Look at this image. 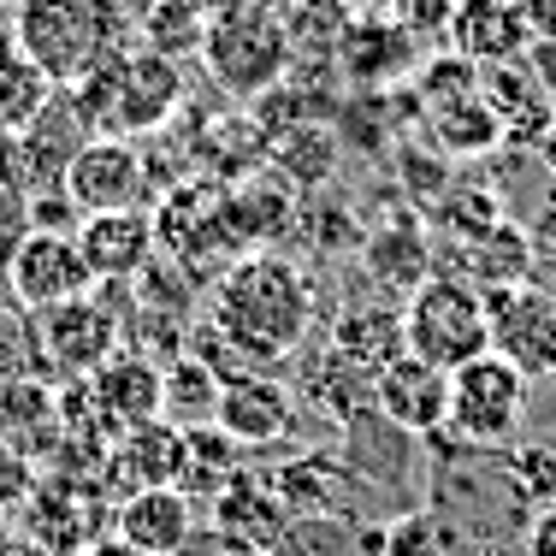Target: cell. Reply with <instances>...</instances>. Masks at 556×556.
<instances>
[{"mask_svg": "<svg viewBox=\"0 0 556 556\" xmlns=\"http://www.w3.org/2000/svg\"><path fill=\"white\" fill-rule=\"evenodd\" d=\"M314 326V285L290 255L231 261L214 290V332L255 367L285 362Z\"/></svg>", "mask_w": 556, "mask_h": 556, "instance_id": "6da1fadb", "label": "cell"}, {"mask_svg": "<svg viewBox=\"0 0 556 556\" xmlns=\"http://www.w3.org/2000/svg\"><path fill=\"white\" fill-rule=\"evenodd\" d=\"M130 7L125 0H18L12 7V42L54 89H72L108 54L125 48Z\"/></svg>", "mask_w": 556, "mask_h": 556, "instance_id": "7a4b0ae2", "label": "cell"}, {"mask_svg": "<svg viewBox=\"0 0 556 556\" xmlns=\"http://www.w3.org/2000/svg\"><path fill=\"white\" fill-rule=\"evenodd\" d=\"M403 338H408V355L456 374L462 362L492 350L485 290L468 285L462 273H432L427 285H415L403 302Z\"/></svg>", "mask_w": 556, "mask_h": 556, "instance_id": "3957f363", "label": "cell"}, {"mask_svg": "<svg viewBox=\"0 0 556 556\" xmlns=\"http://www.w3.org/2000/svg\"><path fill=\"white\" fill-rule=\"evenodd\" d=\"M527 386H533V379L515 362H503L497 350L462 362L456 374H450L444 432H456V439L473 444V450H509L521 439V420H527Z\"/></svg>", "mask_w": 556, "mask_h": 556, "instance_id": "277c9868", "label": "cell"}, {"mask_svg": "<svg viewBox=\"0 0 556 556\" xmlns=\"http://www.w3.org/2000/svg\"><path fill=\"white\" fill-rule=\"evenodd\" d=\"M202 54H207V72L231 96H267L290 72V30L267 7H231L225 18L207 24Z\"/></svg>", "mask_w": 556, "mask_h": 556, "instance_id": "5b68a950", "label": "cell"}, {"mask_svg": "<svg viewBox=\"0 0 556 556\" xmlns=\"http://www.w3.org/2000/svg\"><path fill=\"white\" fill-rule=\"evenodd\" d=\"M118 350H125L118 343V314L96 296H77V302H60V308L36 314V355H42V374L54 386L96 379Z\"/></svg>", "mask_w": 556, "mask_h": 556, "instance_id": "8992f818", "label": "cell"}, {"mask_svg": "<svg viewBox=\"0 0 556 556\" xmlns=\"http://www.w3.org/2000/svg\"><path fill=\"white\" fill-rule=\"evenodd\" d=\"M0 278L12 285V302L30 314L60 308V302H77V296H96V273H89L72 231H30L18 243V255L0 267Z\"/></svg>", "mask_w": 556, "mask_h": 556, "instance_id": "52a82bcc", "label": "cell"}, {"mask_svg": "<svg viewBox=\"0 0 556 556\" xmlns=\"http://www.w3.org/2000/svg\"><path fill=\"white\" fill-rule=\"evenodd\" d=\"M485 320H492V350L503 362H515L527 379L556 374V296L545 285L485 290Z\"/></svg>", "mask_w": 556, "mask_h": 556, "instance_id": "ba28073f", "label": "cell"}, {"mask_svg": "<svg viewBox=\"0 0 556 556\" xmlns=\"http://www.w3.org/2000/svg\"><path fill=\"white\" fill-rule=\"evenodd\" d=\"M60 184L77 202V214H125L149 195V161L130 137H89Z\"/></svg>", "mask_w": 556, "mask_h": 556, "instance_id": "9c48e42d", "label": "cell"}, {"mask_svg": "<svg viewBox=\"0 0 556 556\" xmlns=\"http://www.w3.org/2000/svg\"><path fill=\"white\" fill-rule=\"evenodd\" d=\"M420 60H427V42H415L391 12H355L338 42V72L362 96H386V89L408 84L420 72Z\"/></svg>", "mask_w": 556, "mask_h": 556, "instance_id": "30bf717a", "label": "cell"}, {"mask_svg": "<svg viewBox=\"0 0 556 556\" xmlns=\"http://www.w3.org/2000/svg\"><path fill=\"white\" fill-rule=\"evenodd\" d=\"M72 237H77V249H84L96 285H137V278L154 267V249H161V231H154L149 207H125V214H84Z\"/></svg>", "mask_w": 556, "mask_h": 556, "instance_id": "8fae6325", "label": "cell"}, {"mask_svg": "<svg viewBox=\"0 0 556 556\" xmlns=\"http://www.w3.org/2000/svg\"><path fill=\"white\" fill-rule=\"evenodd\" d=\"M374 408L408 439H432V432H444L450 415V374L403 350L374 374Z\"/></svg>", "mask_w": 556, "mask_h": 556, "instance_id": "7c38bea8", "label": "cell"}, {"mask_svg": "<svg viewBox=\"0 0 556 556\" xmlns=\"http://www.w3.org/2000/svg\"><path fill=\"white\" fill-rule=\"evenodd\" d=\"M444 48L462 60H473L480 72L485 65H515L533 48V24H527L521 0H456Z\"/></svg>", "mask_w": 556, "mask_h": 556, "instance_id": "4fadbf2b", "label": "cell"}, {"mask_svg": "<svg viewBox=\"0 0 556 556\" xmlns=\"http://www.w3.org/2000/svg\"><path fill=\"white\" fill-rule=\"evenodd\" d=\"M178 108H184L178 60L154 54V48H137V54H125V77H118V108H113L108 137H149Z\"/></svg>", "mask_w": 556, "mask_h": 556, "instance_id": "5bb4252c", "label": "cell"}, {"mask_svg": "<svg viewBox=\"0 0 556 556\" xmlns=\"http://www.w3.org/2000/svg\"><path fill=\"white\" fill-rule=\"evenodd\" d=\"M296 420V396L278 386L273 374H225V391H219V415L214 427L225 432L231 444L243 450H261V444H278Z\"/></svg>", "mask_w": 556, "mask_h": 556, "instance_id": "9a60e30c", "label": "cell"}, {"mask_svg": "<svg viewBox=\"0 0 556 556\" xmlns=\"http://www.w3.org/2000/svg\"><path fill=\"white\" fill-rule=\"evenodd\" d=\"M0 444H12L18 456H30V462L60 456L65 403H60V386L48 374H18V379L0 386Z\"/></svg>", "mask_w": 556, "mask_h": 556, "instance_id": "2e32d148", "label": "cell"}, {"mask_svg": "<svg viewBox=\"0 0 556 556\" xmlns=\"http://www.w3.org/2000/svg\"><path fill=\"white\" fill-rule=\"evenodd\" d=\"M161 379H166L161 362H149L142 350H118L96 379H84V386H89L96 415L108 420V432H130V427H142V420H161Z\"/></svg>", "mask_w": 556, "mask_h": 556, "instance_id": "e0dca14e", "label": "cell"}, {"mask_svg": "<svg viewBox=\"0 0 556 556\" xmlns=\"http://www.w3.org/2000/svg\"><path fill=\"white\" fill-rule=\"evenodd\" d=\"M480 89H485V101H492V113L503 118V149H539V142H545V130L556 125V101L527 60L485 65Z\"/></svg>", "mask_w": 556, "mask_h": 556, "instance_id": "ac0fdd59", "label": "cell"}, {"mask_svg": "<svg viewBox=\"0 0 556 556\" xmlns=\"http://www.w3.org/2000/svg\"><path fill=\"white\" fill-rule=\"evenodd\" d=\"M125 545H137L142 556H184L195 533V497L184 485H149V492H130L118 503V527Z\"/></svg>", "mask_w": 556, "mask_h": 556, "instance_id": "d6986e66", "label": "cell"}, {"mask_svg": "<svg viewBox=\"0 0 556 556\" xmlns=\"http://www.w3.org/2000/svg\"><path fill=\"white\" fill-rule=\"evenodd\" d=\"M362 267L379 290H415L439 273L432 261V237H427V219L415 214H391L379 219L374 231H362Z\"/></svg>", "mask_w": 556, "mask_h": 556, "instance_id": "ffe728a7", "label": "cell"}, {"mask_svg": "<svg viewBox=\"0 0 556 556\" xmlns=\"http://www.w3.org/2000/svg\"><path fill=\"white\" fill-rule=\"evenodd\" d=\"M184 468H190V432L172 427V420H142V427L118 432L113 444V473L130 492H149V485H184Z\"/></svg>", "mask_w": 556, "mask_h": 556, "instance_id": "44dd1931", "label": "cell"}, {"mask_svg": "<svg viewBox=\"0 0 556 556\" xmlns=\"http://www.w3.org/2000/svg\"><path fill=\"white\" fill-rule=\"evenodd\" d=\"M456 273L480 290H497V285H527L539 273V255H533V237L527 225H515L509 214L492 219L485 231L462 237L456 243Z\"/></svg>", "mask_w": 556, "mask_h": 556, "instance_id": "7402d4cb", "label": "cell"}, {"mask_svg": "<svg viewBox=\"0 0 556 556\" xmlns=\"http://www.w3.org/2000/svg\"><path fill=\"white\" fill-rule=\"evenodd\" d=\"M96 137L89 130V118L77 113V101L65 96V89H54L48 96V108L30 118V130L18 137V154H24V166H30V178H36V190H48V184H60L65 178V166L77 161V149Z\"/></svg>", "mask_w": 556, "mask_h": 556, "instance_id": "603a6c76", "label": "cell"}, {"mask_svg": "<svg viewBox=\"0 0 556 556\" xmlns=\"http://www.w3.org/2000/svg\"><path fill=\"white\" fill-rule=\"evenodd\" d=\"M420 125H427L432 149L450 154V161H480V154L503 149V118L492 113L485 89H473V96H456V101H444V108L420 113Z\"/></svg>", "mask_w": 556, "mask_h": 556, "instance_id": "cb8c5ba5", "label": "cell"}, {"mask_svg": "<svg viewBox=\"0 0 556 556\" xmlns=\"http://www.w3.org/2000/svg\"><path fill=\"white\" fill-rule=\"evenodd\" d=\"M332 350L343 362H355L362 374H379L386 362L408 350L403 338V308H391V302H362V308H343L338 326H332Z\"/></svg>", "mask_w": 556, "mask_h": 556, "instance_id": "d4e9b609", "label": "cell"}, {"mask_svg": "<svg viewBox=\"0 0 556 556\" xmlns=\"http://www.w3.org/2000/svg\"><path fill=\"white\" fill-rule=\"evenodd\" d=\"M219 391H225V374L207 355H178L166 362V379H161V415L172 427H207L219 415Z\"/></svg>", "mask_w": 556, "mask_h": 556, "instance_id": "484cf974", "label": "cell"}, {"mask_svg": "<svg viewBox=\"0 0 556 556\" xmlns=\"http://www.w3.org/2000/svg\"><path fill=\"white\" fill-rule=\"evenodd\" d=\"M273 166L285 172L296 190H320L338 172V137L326 125H290L273 137Z\"/></svg>", "mask_w": 556, "mask_h": 556, "instance_id": "4316f807", "label": "cell"}, {"mask_svg": "<svg viewBox=\"0 0 556 556\" xmlns=\"http://www.w3.org/2000/svg\"><path fill=\"white\" fill-rule=\"evenodd\" d=\"M30 202H36V178L18 154V137H0V267H7V261L18 255V243L36 231Z\"/></svg>", "mask_w": 556, "mask_h": 556, "instance_id": "83f0119b", "label": "cell"}, {"mask_svg": "<svg viewBox=\"0 0 556 556\" xmlns=\"http://www.w3.org/2000/svg\"><path fill=\"white\" fill-rule=\"evenodd\" d=\"M48 96H54V84H48V77L36 72L18 48L0 54V137H24L30 118L48 108Z\"/></svg>", "mask_w": 556, "mask_h": 556, "instance_id": "f1b7e54d", "label": "cell"}, {"mask_svg": "<svg viewBox=\"0 0 556 556\" xmlns=\"http://www.w3.org/2000/svg\"><path fill=\"white\" fill-rule=\"evenodd\" d=\"M408 89H415V108L432 113V108H444V101H456V96H473V89H480V65L439 48V54L420 60V72L408 77Z\"/></svg>", "mask_w": 556, "mask_h": 556, "instance_id": "f546056e", "label": "cell"}, {"mask_svg": "<svg viewBox=\"0 0 556 556\" xmlns=\"http://www.w3.org/2000/svg\"><path fill=\"white\" fill-rule=\"evenodd\" d=\"M237 450L225 432L207 420V427H190V468H184V492H225V485L237 480Z\"/></svg>", "mask_w": 556, "mask_h": 556, "instance_id": "4dcf8cb0", "label": "cell"}, {"mask_svg": "<svg viewBox=\"0 0 556 556\" xmlns=\"http://www.w3.org/2000/svg\"><path fill=\"white\" fill-rule=\"evenodd\" d=\"M503 480L521 492L527 509L556 503V450L551 444H509L503 450Z\"/></svg>", "mask_w": 556, "mask_h": 556, "instance_id": "1f68e13d", "label": "cell"}, {"mask_svg": "<svg viewBox=\"0 0 556 556\" xmlns=\"http://www.w3.org/2000/svg\"><path fill=\"white\" fill-rule=\"evenodd\" d=\"M18 374H42V355H36V314L18 302H0V386Z\"/></svg>", "mask_w": 556, "mask_h": 556, "instance_id": "d6a6232c", "label": "cell"}, {"mask_svg": "<svg viewBox=\"0 0 556 556\" xmlns=\"http://www.w3.org/2000/svg\"><path fill=\"white\" fill-rule=\"evenodd\" d=\"M273 556H350V533L332 515H290L273 539Z\"/></svg>", "mask_w": 556, "mask_h": 556, "instance_id": "836d02e7", "label": "cell"}, {"mask_svg": "<svg viewBox=\"0 0 556 556\" xmlns=\"http://www.w3.org/2000/svg\"><path fill=\"white\" fill-rule=\"evenodd\" d=\"M149 36H154V54H184V48L207 42V24H202V12H195L190 0H154Z\"/></svg>", "mask_w": 556, "mask_h": 556, "instance_id": "e575fe53", "label": "cell"}, {"mask_svg": "<svg viewBox=\"0 0 556 556\" xmlns=\"http://www.w3.org/2000/svg\"><path fill=\"white\" fill-rule=\"evenodd\" d=\"M386 556H444V521L432 509L403 515L386 533Z\"/></svg>", "mask_w": 556, "mask_h": 556, "instance_id": "d590c367", "label": "cell"}, {"mask_svg": "<svg viewBox=\"0 0 556 556\" xmlns=\"http://www.w3.org/2000/svg\"><path fill=\"white\" fill-rule=\"evenodd\" d=\"M386 12L403 24L408 36H415V42H444L456 0H386Z\"/></svg>", "mask_w": 556, "mask_h": 556, "instance_id": "8d00e7d4", "label": "cell"}, {"mask_svg": "<svg viewBox=\"0 0 556 556\" xmlns=\"http://www.w3.org/2000/svg\"><path fill=\"white\" fill-rule=\"evenodd\" d=\"M30 497H36V462L0 444V515H18Z\"/></svg>", "mask_w": 556, "mask_h": 556, "instance_id": "74e56055", "label": "cell"}, {"mask_svg": "<svg viewBox=\"0 0 556 556\" xmlns=\"http://www.w3.org/2000/svg\"><path fill=\"white\" fill-rule=\"evenodd\" d=\"M184 556H273L267 545H255V539L231 533V527H195Z\"/></svg>", "mask_w": 556, "mask_h": 556, "instance_id": "f35d334b", "label": "cell"}, {"mask_svg": "<svg viewBox=\"0 0 556 556\" xmlns=\"http://www.w3.org/2000/svg\"><path fill=\"white\" fill-rule=\"evenodd\" d=\"M527 237H533V255L539 267H556V178L539 190L533 214H527Z\"/></svg>", "mask_w": 556, "mask_h": 556, "instance_id": "ab89813d", "label": "cell"}, {"mask_svg": "<svg viewBox=\"0 0 556 556\" xmlns=\"http://www.w3.org/2000/svg\"><path fill=\"white\" fill-rule=\"evenodd\" d=\"M527 556H556V503L533 509V521H527Z\"/></svg>", "mask_w": 556, "mask_h": 556, "instance_id": "60d3db41", "label": "cell"}, {"mask_svg": "<svg viewBox=\"0 0 556 556\" xmlns=\"http://www.w3.org/2000/svg\"><path fill=\"white\" fill-rule=\"evenodd\" d=\"M527 24H533V42H556V0H521Z\"/></svg>", "mask_w": 556, "mask_h": 556, "instance_id": "b9f144b4", "label": "cell"}, {"mask_svg": "<svg viewBox=\"0 0 556 556\" xmlns=\"http://www.w3.org/2000/svg\"><path fill=\"white\" fill-rule=\"evenodd\" d=\"M77 556H142V551H137V545H125L118 533H113V539H108V533H96V539H89V545L77 551Z\"/></svg>", "mask_w": 556, "mask_h": 556, "instance_id": "7bdbcfd3", "label": "cell"}, {"mask_svg": "<svg viewBox=\"0 0 556 556\" xmlns=\"http://www.w3.org/2000/svg\"><path fill=\"white\" fill-rule=\"evenodd\" d=\"M533 154H539V166H545V172H551V178H556V125L545 130V142H539V149H533Z\"/></svg>", "mask_w": 556, "mask_h": 556, "instance_id": "ee69618b", "label": "cell"}, {"mask_svg": "<svg viewBox=\"0 0 556 556\" xmlns=\"http://www.w3.org/2000/svg\"><path fill=\"white\" fill-rule=\"evenodd\" d=\"M338 7H350V12H386V0H338Z\"/></svg>", "mask_w": 556, "mask_h": 556, "instance_id": "f6af8a7d", "label": "cell"}, {"mask_svg": "<svg viewBox=\"0 0 556 556\" xmlns=\"http://www.w3.org/2000/svg\"><path fill=\"white\" fill-rule=\"evenodd\" d=\"M12 48H18V42H12V30H0V54H12Z\"/></svg>", "mask_w": 556, "mask_h": 556, "instance_id": "bcb514c9", "label": "cell"}, {"mask_svg": "<svg viewBox=\"0 0 556 556\" xmlns=\"http://www.w3.org/2000/svg\"><path fill=\"white\" fill-rule=\"evenodd\" d=\"M0 7H18V0H0Z\"/></svg>", "mask_w": 556, "mask_h": 556, "instance_id": "7dc6e473", "label": "cell"}]
</instances>
